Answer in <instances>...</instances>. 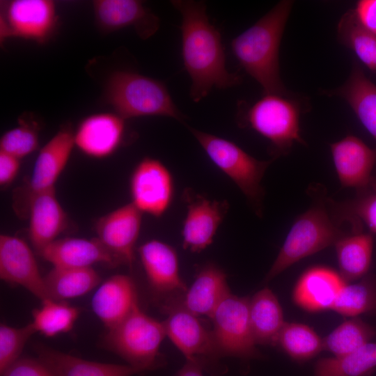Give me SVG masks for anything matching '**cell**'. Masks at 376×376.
I'll use <instances>...</instances> for the list:
<instances>
[{
    "label": "cell",
    "mask_w": 376,
    "mask_h": 376,
    "mask_svg": "<svg viewBox=\"0 0 376 376\" xmlns=\"http://www.w3.org/2000/svg\"><path fill=\"white\" fill-rule=\"evenodd\" d=\"M36 333L31 323L23 327L0 325V373L1 375L19 359L29 338Z\"/></svg>",
    "instance_id": "37"
},
{
    "label": "cell",
    "mask_w": 376,
    "mask_h": 376,
    "mask_svg": "<svg viewBox=\"0 0 376 376\" xmlns=\"http://www.w3.org/2000/svg\"><path fill=\"white\" fill-rule=\"evenodd\" d=\"M0 278L29 290L41 301L52 299L33 251L22 239L0 235Z\"/></svg>",
    "instance_id": "16"
},
{
    "label": "cell",
    "mask_w": 376,
    "mask_h": 376,
    "mask_svg": "<svg viewBox=\"0 0 376 376\" xmlns=\"http://www.w3.org/2000/svg\"><path fill=\"white\" fill-rule=\"evenodd\" d=\"M138 304L134 282L125 274L113 275L104 281L91 300L93 312L108 329L122 322Z\"/></svg>",
    "instance_id": "22"
},
{
    "label": "cell",
    "mask_w": 376,
    "mask_h": 376,
    "mask_svg": "<svg viewBox=\"0 0 376 376\" xmlns=\"http://www.w3.org/2000/svg\"><path fill=\"white\" fill-rule=\"evenodd\" d=\"M230 293L226 273L213 263H207L198 272L178 304L194 315L210 318L223 299Z\"/></svg>",
    "instance_id": "24"
},
{
    "label": "cell",
    "mask_w": 376,
    "mask_h": 376,
    "mask_svg": "<svg viewBox=\"0 0 376 376\" xmlns=\"http://www.w3.org/2000/svg\"><path fill=\"white\" fill-rule=\"evenodd\" d=\"M314 198L310 208L297 217L292 225L266 275V281L349 234L341 228L343 224L349 223L340 214L336 203L321 196H315Z\"/></svg>",
    "instance_id": "3"
},
{
    "label": "cell",
    "mask_w": 376,
    "mask_h": 376,
    "mask_svg": "<svg viewBox=\"0 0 376 376\" xmlns=\"http://www.w3.org/2000/svg\"><path fill=\"white\" fill-rule=\"evenodd\" d=\"M148 281L161 300V307L178 303L187 290L179 272L176 251L157 240H149L138 248Z\"/></svg>",
    "instance_id": "11"
},
{
    "label": "cell",
    "mask_w": 376,
    "mask_h": 376,
    "mask_svg": "<svg viewBox=\"0 0 376 376\" xmlns=\"http://www.w3.org/2000/svg\"><path fill=\"white\" fill-rule=\"evenodd\" d=\"M301 107L288 95L264 94L240 114V122L267 139L276 157L289 152L295 142L304 143L300 134Z\"/></svg>",
    "instance_id": "6"
},
{
    "label": "cell",
    "mask_w": 376,
    "mask_h": 376,
    "mask_svg": "<svg viewBox=\"0 0 376 376\" xmlns=\"http://www.w3.org/2000/svg\"><path fill=\"white\" fill-rule=\"evenodd\" d=\"M44 280L50 299L59 301L84 295L95 288L101 279L93 267H53Z\"/></svg>",
    "instance_id": "29"
},
{
    "label": "cell",
    "mask_w": 376,
    "mask_h": 376,
    "mask_svg": "<svg viewBox=\"0 0 376 376\" xmlns=\"http://www.w3.org/2000/svg\"><path fill=\"white\" fill-rule=\"evenodd\" d=\"M38 254L58 267H92L96 263L115 267L124 264L97 237L58 238Z\"/></svg>",
    "instance_id": "19"
},
{
    "label": "cell",
    "mask_w": 376,
    "mask_h": 376,
    "mask_svg": "<svg viewBox=\"0 0 376 376\" xmlns=\"http://www.w3.org/2000/svg\"><path fill=\"white\" fill-rule=\"evenodd\" d=\"M374 329L363 320L352 318L344 321L322 338L323 350L340 356L352 352L370 342Z\"/></svg>",
    "instance_id": "34"
},
{
    "label": "cell",
    "mask_w": 376,
    "mask_h": 376,
    "mask_svg": "<svg viewBox=\"0 0 376 376\" xmlns=\"http://www.w3.org/2000/svg\"><path fill=\"white\" fill-rule=\"evenodd\" d=\"M57 21L56 6L50 0H13L1 17V38L18 37L42 42Z\"/></svg>",
    "instance_id": "14"
},
{
    "label": "cell",
    "mask_w": 376,
    "mask_h": 376,
    "mask_svg": "<svg viewBox=\"0 0 376 376\" xmlns=\"http://www.w3.org/2000/svg\"><path fill=\"white\" fill-rule=\"evenodd\" d=\"M375 368L376 342H370L352 352L319 359L313 376H367Z\"/></svg>",
    "instance_id": "30"
},
{
    "label": "cell",
    "mask_w": 376,
    "mask_h": 376,
    "mask_svg": "<svg viewBox=\"0 0 376 376\" xmlns=\"http://www.w3.org/2000/svg\"><path fill=\"white\" fill-rule=\"evenodd\" d=\"M1 376H56L39 358H19Z\"/></svg>",
    "instance_id": "39"
},
{
    "label": "cell",
    "mask_w": 376,
    "mask_h": 376,
    "mask_svg": "<svg viewBox=\"0 0 376 376\" xmlns=\"http://www.w3.org/2000/svg\"><path fill=\"white\" fill-rule=\"evenodd\" d=\"M345 283L339 273L316 266L302 274L295 285L293 300L310 312L331 309L337 295Z\"/></svg>",
    "instance_id": "23"
},
{
    "label": "cell",
    "mask_w": 376,
    "mask_h": 376,
    "mask_svg": "<svg viewBox=\"0 0 376 376\" xmlns=\"http://www.w3.org/2000/svg\"><path fill=\"white\" fill-rule=\"evenodd\" d=\"M210 160L235 184L260 214L261 181L272 160H258L233 141L187 126Z\"/></svg>",
    "instance_id": "7"
},
{
    "label": "cell",
    "mask_w": 376,
    "mask_h": 376,
    "mask_svg": "<svg viewBox=\"0 0 376 376\" xmlns=\"http://www.w3.org/2000/svg\"><path fill=\"white\" fill-rule=\"evenodd\" d=\"M130 190L131 202L142 213L159 218L166 212L172 202L173 179L162 162L146 157L133 170Z\"/></svg>",
    "instance_id": "13"
},
{
    "label": "cell",
    "mask_w": 376,
    "mask_h": 376,
    "mask_svg": "<svg viewBox=\"0 0 376 376\" xmlns=\"http://www.w3.org/2000/svg\"><path fill=\"white\" fill-rule=\"evenodd\" d=\"M249 300L248 297H239L230 292L210 318L222 357H232L242 360L262 357L251 330Z\"/></svg>",
    "instance_id": "10"
},
{
    "label": "cell",
    "mask_w": 376,
    "mask_h": 376,
    "mask_svg": "<svg viewBox=\"0 0 376 376\" xmlns=\"http://www.w3.org/2000/svg\"><path fill=\"white\" fill-rule=\"evenodd\" d=\"M331 310L353 318L376 311V279L365 276L359 282L345 283L339 291Z\"/></svg>",
    "instance_id": "32"
},
{
    "label": "cell",
    "mask_w": 376,
    "mask_h": 376,
    "mask_svg": "<svg viewBox=\"0 0 376 376\" xmlns=\"http://www.w3.org/2000/svg\"><path fill=\"white\" fill-rule=\"evenodd\" d=\"M277 344L290 357L297 361L311 359L323 350L322 339L313 329L297 322H285Z\"/></svg>",
    "instance_id": "35"
},
{
    "label": "cell",
    "mask_w": 376,
    "mask_h": 376,
    "mask_svg": "<svg viewBox=\"0 0 376 376\" xmlns=\"http://www.w3.org/2000/svg\"><path fill=\"white\" fill-rule=\"evenodd\" d=\"M338 36L363 65L376 71V36L358 22L353 10L347 11L340 18Z\"/></svg>",
    "instance_id": "31"
},
{
    "label": "cell",
    "mask_w": 376,
    "mask_h": 376,
    "mask_svg": "<svg viewBox=\"0 0 376 376\" xmlns=\"http://www.w3.org/2000/svg\"><path fill=\"white\" fill-rule=\"evenodd\" d=\"M249 318L257 345L277 344L285 322L281 304L269 288H263L250 298Z\"/></svg>",
    "instance_id": "27"
},
{
    "label": "cell",
    "mask_w": 376,
    "mask_h": 376,
    "mask_svg": "<svg viewBox=\"0 0 376 376\" xmlns=\"http://www.w3.org/2000/svg\"><path fill=\"white\" fill-rule=\"evenodd\" d=\"M78 308L53 299L42 301V306L33 311L31 322L36 332L53 337L69 331L79 317Z\"/></svg>",
    "instance_id": "33"
},
{
    "label": "cell",
    "mask_w": 376,
    "mask_h": 376,
    "mask_svg": "<svg viewBox=\"0 0 376 376\" xmlns=\"http://www.w3.org/2000/svg\"><path fill=\"white\" fill-rule=\"evenodd\" d=\"M125 120L116 113L88 116L74 132L75 146L91 157L102 159L111 155L123 140Z\"/></svg>",
    "instance_id": "18"
},
{
    "label": "cell",
    "mask_w": 376,
    "mask_h": 376,
    "mask_svg": "<svg viewBox=\"0 0 376 376\" xmlns=\"http://www.w3.org/2000/svg\"><path fill=\"white\" fill-rule=\"evenodd\" d=\"M330 149L342 187L354 189L357 196L376 192V150L353 135L331 143Z\"/></svg>",
    "instance_id": "12"
},
{
    "label": "cell",
    "mask_w": 376,
    "mask_h": 376,
    "mask_svg": "<svg viewBox=\"0 0 376 376\" xmlns=\"http://www.w3.org/2000/svg\"><path fill=\"white\" fill-rule=\"evenodd\" d=\"M142 214L130 202L100 217L95 224L98 240L124 264L131 267L134 261Z\"/></svg>",
    "instance_id": "17"
},
{
    "label": "cell",
    "mask_w": 376,
    "mask_h": 376,
    "mask_svg": "<svg viewBox=\"0 0 376 376\" xmlns=\"http://www.w3.org/2000/svg\"><path fill=\"white\" fill-rule=\"evenodd\" d=\"M97 24L106 31L132 26L142 39L152 36L159 27V18L137 0L93 1Z\"/></svg>",
    "instance_id": "20"
},
{
    "label": "cell",
    "mask_w": 376,
    "mask_h": 376,
    "mask_svg": "<svg viewBox=\"0 0 376 376\" xmlns=\"http://www.w3.org/2000/svg\"><path fill=\"white\" fill-rule=\"evenodd\" d=\"M167 315L163 322L168 336L185 356L186 361L199 363L212 376H221L226 368L219 364L222 357L212 330L199 317L178 304L162 309Z\"/></svg>",
    "instance_id": "8"
},
{
    "label": "cell",
    "mask_w": 376,
    "mask_h": 376,
    "mask_svg": "<svg viewBox=\"0 0 376 376\" xmlns=\"http://www.w3.org/2000/svg\"><path fill=\"white\" fill-rule=\"evenodd\" d=\"M370 233H350L335 243L339 274L345 283L362 278L368 273L373 252Z\"/></svg>",
    "instance_id": "28"
},
{
    "label": "cell",
    "mask_w": 376,
    "mask_h": 376,
    "mask_svg": "<svg viewBox=\"0 0 376 376\" xmlns=\"http://www.w3.org/2000/svg\"><path fill=\"white\" fill-rule=\"evenodd\" d=\"M107 102L126 120L144 116H166L184 123L185 116L173 101L165 84L130 71L111 74L105 86Z\"/></svg>",
    "instance_id": "4"
},
{
    "label": "cell",
    "mask_w": 376,
    "mask_h": 376,
    "mask_svg": "<svg viewBox=\"0 0 376 376\" xmlns=\"http://www.w3.org/2000/svg\"><path fill=\"white\" fill-rule=\"evenodd\" d=\"M203 368L194 361H186L183 366L178 371L177 376H203Z\"/></svg>",
    "instance_id": "42"
},
{
    "label": "cell",
    "mask_w": 376,
    "mask_h": 376,
    "mask_svg": "<svg viewBox=\"0 0 376 376\" xmlns=\"http://www.w3.org/2000/svg\"><path fill=\"white\" fill-rule=\"evenodd\" d=\"M341 215L356 231H362L365 226L370 233H376V192L357 196L354 199L337 203Z\"/></svg>",
    "instance_id": "36"
},
{
    "label": "cell",
    "mask_w": 376,
    "mask_h": 376,
    "mask_svg": "<svg viewBox=\"0 0 376 376\" xmlns=\"http://www.w3.org/2000/svg\"><path fill=\"white\" fill-rule=\"evenodd\" d=\"M75 146L74 132L63 127L42 147L31 176L13 193V209L19 217L27 219L30 204L36 195L55 188Z\"/></svg>",
    "instance_id": "9"
},
{
    "label": "cell",
    "mask_w": 376,
    "mask_h": 376,
    "mask_svg": "<svg viewBox=\"0 0 376 376\" xmlns=\"http://www.w3.org/2000/svg\"><path fill=\"white\" fill-rule=\"evenodd\" d=\"M182 17V56L191 85L190 96L198 102L212 88L225 89L239 84L240 77L228 71L219 31L210 24L203 1L173 0Z\"/></svg>",
    "instance_id": "1"
},
{
    "label": "cell",
    "mask_w": 376,
    "mask_h": 376,
    "mask_svg": "<svg viewBox=\"0 0 376 376\" xmlns=\"http://www.w3.org/2000/svg\"><path fill=\"white\" fill-rule=\"evenodd\" d=\"M353 10L358 22L376 36V0H360Z\"/></svg>",
    "instance_id": "40"
},
{
    "label": "cell",
    "mask_w": 376,
    "mask_h": 376,
    "mask_svg": "<svg viewBox=\"0 0 376 376\" xmlns=\"http://www.w3.org/2000/svg\"><path fill=\"white\" fill-rule=\"evenodd\" d=\"M292 4V1H281L231 41L233 55L264 94L290 95L280 78L279 50Z\"/></svg>",
    "instance_id": "2"
},
{
    "label": "cell",
    "mask_w": 376,
    "mask_h": 376,
    "mask_svg": "<svg viewBox=\"0 0 376 376\" xmlns=\"http://www.w3.org/2000/svg\"><path fill=\"white\" fill-rule=\"evenodd\" d=\"M331 93L343 97L348 103L359 121L376 141V85L366 77L358 64L353 65L345 83Z\"/></svg>",
    "instance_id": "26"
},
{
    "label": "cell",
    "mask_w": 376,
    "mask_h": 376,
    "mask_svg": "<svg viewBox=\"0 0 376 376\" xmlns=\"http://www.w3.org/2000/svg\"><path fill=\"white\" fill-rule=\"evenodd\" d=\"M20 168V159L0 151V185L6 187L13 182Z\"/></svg>",
    "instance_id": "41"
},
{
    "label": "cell",
    "mask_w": 376,
    "mask_h": 376,
    "mask_svg": "<svg viewBox=\"0 0 376 376\" xmlns=\"http://www.w3.org/2000/svg\"><path fill=\"white\" fill-rule=\"evenodd\" d=\"M36 351L56 376H133L142 373L128 364L88 361L43 345H37Z\"/></svg>",
    "instance_id": "25"
},
{
    "label": "cell",
    "mask_w": 376,
    "mask_h": 376,
    "mask_svg": "<svg viewBox=\"0 0 376 376\" xmlns=\"http://www.w3.org/2000/svg\"><path fill=\"white\" fill-rule=\"evenodd\" d=\"M27 219L29 239L37 253L58 239L69 224L68 214L57 199L55 188L33 198Z\"/></svg>",
    "instance_id": "21"
},
{
    "label": "cell",
    "mask_w": 376,
    "mask_h": 376,
    "mask_svg": "<svg viewBox=\"0 0 376 376\" xmlns=\"http://www.w3.org/2000/svg\"><path fill=\"white\" fill-rule=\"evenodd\" d=\"M38 146L39 136L36 126L22 120L17 127L6 132L0 139V151L20 159L33 152Z\"/></svg>",
    "instance_id": "38"
},
{
    "label": "cell",
    "mask_w": 376,
    "mask_h": 376,
    "mask_svg": "<svg viewBox=\"0 0 376 376\" xmlns=\"http://www.w3.org/2000/svg\"><path fill=\"white\" fill-rule=\"evenodd\" d=\"M187 214L182 230L185 249L199 253L210 246L228 210L226 201L210 200L191 189L182 195Z\"/></svg>",
    "instance_id": "15"
},
{
    "label": "cell",
    "mask_w": 376,
    "mask_h": 376,
    "mask_svg": "<svg viewBox=\"0 0 376 376\" xmlns=\"http://www.w3.org/2000/svg\"><path fill=\"white\" fill-rule=\"evenodd\" d=\"M166 336L164 322L146 314L138 304L122 322L108 329L104 341L109 350L143 373L164 365L159 348Z\"/></svg>",
    "instance_id": "5"
}]
</instances>
